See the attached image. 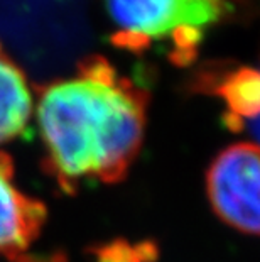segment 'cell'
Returning a JSON list of instances; mask_svg holds the SVG:
<instances>
[{
  "label": "cell",
  "instance_id": "1",
  "mask_svg": "<svg viewBox=\"0 0 260 262\" xmlns=\"http://www.w3.org/2000/svg\"><path fill=\"white\" fill-rule=\"evenodd\" d=\"M147 93L102 58L49 83L37 102L46 168L64 191L124 180L146 132Z\"/></svg>",
  "mask_w": 260,
  "mask_h": 262
},
{
  "label": "cell",
  "instance_id": "2",
  "mask_svg": "<svg viewBox=\"0 0 260 262\" xmlns=\"http://www.w3.org/2000/svg\"><path fill=\"white\" fill-rule=\"evenodd\" d=\"M113 41L134 51L169 44L176 58L196 54L206 32L228 12L230 0H103Z\"/></svg>",
  "mask_w": 260,
  "mask_h": 262
},
{
  "label": "cell",
  "instance_id": "3",
  "mask_svg": "<svg viewBox=\"0 0 260 262\" xmlns=\"http://www.w3.org/2000/svg\"><path fill=\"white\" fill-rule=\"evenodd\" d=\"M209 203L226 225L260 235V146L242 142L223 149L206 174Z\"/></svg>",
  "mask_w": 260,
  "mask_h": 262
},
{
  "label": "cell",
  "instance_id": "4",
  "mask_svg": "<svg viewBox=\"0 0 260 262\" xmlns=\"http://www.w3.org/2000/svg\"><path fill=\"white\" fill-rule=\"evenodd\" d=\"M44 222V205L20 191L14 181L12 159L0 150V255L12 262H41L29 249L39 238Z\"/></svg>",
  "mask_w": 260,
  "mask_h": 262
},
{
  "label": "cell",
  "instance_id": "5",
  "mask_svg": "<svg viewBox=\"0 0 260 262\" xmlns=\"http://www.w3.org/2000/svg\"><path fill=\"white\" fill-rule=\"evenodd\" d=\"M32 115V93L26 75L0 48V144L19 137Z\"/></svg>",
  "mask_w": 260,
  "mask_h": 262
},
{
  "label": "cell",
  "instance_id": "6",
  "mask_svg": "<svg viewBox=\"0 0 260 262\" xmlns=\"http://www.w3.org/2000/svg\"><path fill=\"white\" fill-rule=\"evenodd\" d=\"M243 129H247L248 132H250L252 136L258 141V146H260V114H258L253 120L248 122V124H247L245 127H243Z\"/></svg>",
  "mask_w": 260,
  "mask_h": 262
}]
</instances>
